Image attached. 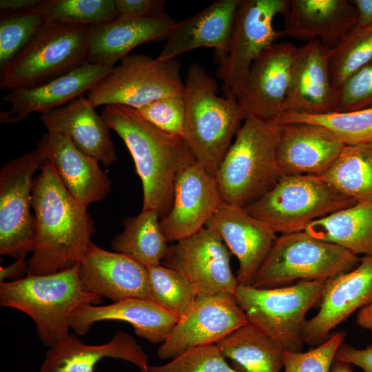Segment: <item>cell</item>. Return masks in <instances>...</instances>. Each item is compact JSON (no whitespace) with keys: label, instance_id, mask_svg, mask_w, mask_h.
Masks as SVG:
<instances>
[{"label":"cell","instance_id":"cell-1","mask_svg":"<svg viewBox=\"0 0 372 372\" xmlns=\"http://www.w3.org/2000/svg\"><path fill=\"white\" fill-rule=\"evenodd\" d=\"M87 205L76 200L46 160L34 178V245L28 275H47L79 263L96 231Z\"/></svg>","mask_w":372,"mask_h":372},{"label":"cell","instance_id":"cell-2","mask_svg":"<svg viewBox=\"0 0 372 372\" xmlns=\"http://www.w3.org/2000/svg\"><path fill=\"white\" fill-rule=\"evenodd\" d=\"M101 116L132 156L143 185L142 209L155 210L161 219L172 207L176 174L196 161L188 143L183 136L161 130L132 107L107 105Z\"/></svg>","mask_w":372,"mask_h":372},{"label":"cell","instance_id":"cell-3","mask_svg":"<svg viewBox=\"0 0 372 372\" xmlns=\"http://www.w3.org/2000/svg\"><path fill=\"white\" fill-rule=\"evenodd\" d=\"M79 267V263L54 273L0 282V305L31 318L40 340L51 348L70 335V319L79 307L103 302V298L83 289Z\"/></svg>","mask_w":372,"mask_h":372},{"label":"cell","instance_id":"cell-4","mask_svg":"<svg viewBox=\"0 0 372 372\" xmlns=\"http://www.w3.org/2000/svg\"><path fill=\"white\" fill-rule=\"evenodd\" d=\"M218 84L198 63L189 65L184 82V138L196 161L216 173L244 118L236 96L218 95Z\"/></svg>","mask_w":372,"mask_h":372},{"label":"cell","instance_id":"cell-5","mask_svg":"<svg viewBox=\"0 0 372 372\" xmlns=\"http://www.w3.org/2000/svg\"><path fill=\"white\" fill-rule=\"evenodd\" d=\"M277 125L246 118L214 176L223 201L245 208L282 178L276 158Z\"/></svg>","mask_w":372,"mask_h":372},{"label":"cell","instance_id":"cell-6","mask_svg":"<svg viewBox=\"0 0 372 372\" xmlns=\"http://www.w3.org/2000/svg\"><path fill=\"white\" fill-rule=\"evenodd\" d=\"M325 280H299L289 286L238 285L235 297L247 321L286 351H300L306 316L319 305Z\"/></svg>","mask_w":372,"mask_h":372},{"label":"cell","instance_id":"cell-7","mask_svg":"<svg viewBox=\"0 0 372 372\" xmlns=\"http://www.w3.org/2000/svg\"><path fill=\"white\" fill-rule=\"evenodd\" d=\"M356 203L320 176H282L267 193L243 209L280 235L304 231L311 223Z\"/></svg>","mask_w":372,"mask_h":372},{"label":"cell","instance_id":"cell-8","mask_svg":"<svg viewBox=\"0 0 372 372\" xmlns=\"http://www.w3.org/2000/svg\"><path fill=\"white\" fill-rule=\"evenodd\" d=\"M91 27L45 22L30 44L0 70L1 88L38 86L87 62Z\"/></svg>","mask_w":372,"mask_h":372},{"label":"cell","instance_id":"cell-9","mask_svg":"<svg viewBox=\"0 0 372 372\" xmlns=\"http://www.w3.org/2000/svg\"><path fill=\"white\" fill-rule=\"evenodd\" d=\"M360 258L304 231L278 235L252 284L274 288L294 280H327L353 269Z\"/></svg>","mask_w":372,"mask_h":372},{"label":"cell","instance_id":"cell-10","mask_svg":"<svg viewBox=\"0 0 372 372\" xmlns=\"http://www.w3.org/2000/svg\"><path fill=\"white\" fill-rule=\"evenodd\" d=\"M180 63L143 54L128 55L87 92L95 107L122 105L138 109L156 99L183 95Z\"/></svg>","mask_w":372,"mask_h":372},{"label":"cell","instance_id":"cell-11","mask_svg":"<svg viewBox=\"0 0 372 372\" xmlns=\"http://www.w3.org/2000/svg\"><path fill=\"white\" fill-rule=\"evenodd\" d=\"M289 0H240L225 54L220 58L216 76L222 81L223 96H235L245 83L254 61L285 35L273 27Z\"/></svg>","mask_w":372,"mask_h":372},{"label":"cell","instance_id":"cell-12","mask_svg":"<svg viewBox=\"0 0 372 372\" xmlns=\"http://www.w3.org/2000/svg\"><path fill=\"white\" fill-rule=\"evenodd\" d=\"M46 159L38 148L14 158L0 170V254L25 258L34 245L31 214L34 174Z\"/></svg>","mask_w":372,"mask_h":372},{"label":"cell","instance_id":"cell-13","mask_svg":"<svg viewBox=\"0 0 372 372\" xmlns=\"http://www.w3.org/2000/svg\"><path fill=\"white\" fill-rule=\"evenodd\" d=\"M231 254L217 234L203 227L169 245L163 263L184 276L197 295L235 296L238 282L231 269Z\"/></svg>","mask_w":372,"mask_h":372},{"label":"cell","instance_id":"cell-14","mask_svg":"<svg viewBox=\"0 0 372 372\" xmlns=\"http://www.w3.org/2000/svg\"><path fill=\"white\" fill-rule=\"evenodd\" d=\"M248 322L235 296L197 295L158 348L161 360L174 359L191 349L214 344Z\"/></svg>","mask_w":372,"mask_h":372},{"label":"cell","instance_id":"cell-15","mask_svg":"<svg viewBox=\"0 0 372 372\" xmlns=\"http://www.w3.org/2000/svg\"><path fill=\"white\" fill-rule=\"evenodd\" d=\"M297 47L275 43L253 63L236 94L244 120L249 116L272 120L283 112Z\"/></svg>","mask_w":372,"mask_h":372},{"label":"cell","instance_id":"cell-16","mask_svg":"<svg viewBox=\"0 0 372 372\" xmlns=\"http://www.w3.org/2000/svg\"><path fill=\"white\" fill-rule=\"evenodd\" d=\"M222 201L214 176L199 163L183 167L174 179L172 207L160 220L167 241L175 242L198 232Z\"/></svg>","mask_w":372,"mask_h":372},{"label":"cell","instance_id":"cell-17","mask_svg":"<svg viewBox=\"0 0 372 372\" xmlns=\"http://www.w3.org/2000/svg\"><path fill=\"white\" fill-rule=\"evenodd\" d=\"M372 304V254L360 258L353 269L325 281L319 310L307 320L304 343L317 347L355 311Z\"/></svg>","mask_w":372,"mask_h":372},{"label":"cell","instance_id":"cell-18","mask_svg":"<svg viewBox=\"0 0 372 372\" xmlns=\"http://www.w3.org/2000/svg\"><path fill=\"white\" fill-rule=\"evenodd\" d=\"M205 227L217 234L237 258L238 285L251 286L278 234L243 208L224 201Z\"/></svg>","mask_w":372,"mask_h":372},{"label":"cell","instance_id":"cell-19","mask_svg":"<svg viewBox=\"0 0 372 372\" xmlns=\"http://www.w3.org/2000/svg\"><path fill=\"white\" fill-rule=\"evenodd\" d=\"M83 289L113 302L129 298L152 300L147 268L131 257L100 248L92 241L79 262Z\"/></svg>","mask_w":372,"mask_h":372},{"label":"cell","instance_id":"cell-20","mask_svg":"<svg viewBox=\"0 0 372 372\" xmlns=\"http://www.w3.org/2000/svg\"><path fill=\"white\" fill-rule=\"evenodd\" d=\"M277 125L276 158L282 176H320L333 163L344 144L319 125Z\"/></svg>","mask_w":372,"mask_h":372},{"label":"cell","instance_id":"cell-21","mask_svg":"<svg viewBox=\"0 0 372 372\" xmlns=\"http://www.w3.org/2000/svg\"><path fill=\"white\" fill-rule=\"evenodd\" d=\"M114 67L86 62L72 71L38 86L10 90L2 100L10 104L0 113V123L22 122L33 112L46 113L84 95Z\"/></svg>","mask_w":372,"mask_h":372},{"label":"cell","instance_id":"cell-22","mask_svg":"<svg viewBox=\"0 0 372 372\" xmlns=\"http://www.w3.org/2000/svg\"><path fill=\"white\" fill-rule=\"evenodd\" d=\"M331 50L319 40L297 47L282 112L321 114L332 112L335 93L329 72Z\"/></svg>","mask_w":372,"mask_h":372},{"label":"cell","instance_id":"cell-23","mask_svg":"<svg viewBox=\"0 0 372 372\" xmlns=\"http://www.w3.org/2000/svg\"><path fill=\"white\" fill-rule=\"evenodd\" d=\"M37 148L53 165L63 185L78 201L88 206L103 200L111 191V182L99 162L81 152L65 135L47 131L37 143Z\"/></svg>","mask_w":372,"mask_h":372},{"label":"cell","instance_id":"cell-24","mask_svg":"<svg viewBox=\"0 0 372 372\" xmlns=\"http://www.w3.org/2000/svg\"><path fill=\"white\" fill-rule=\"evenodd\" d=\"M282 15L285 35L306 42L319 40L332 50L358 22L356 9L347 0H289Z\"/></svg>","mask_w":372,"mask_h":372},{"label":"cell","instance_id":"cell-25","mask_svg":"<svg viewBox=\"0 0 372 372\" xmlns=\"http://www.w3.org/2000/svg\"><path fill=\"white\" fill-rule=\"evenodd\" d=\"M240 0H218L179 22L169 32L165 44L156 57L175 59L190 50L214 48L218 61L226 53Z\"/></svg>","mask_w":372,"mask_h":372},{"label":"cell","instance_id":"cell-26","mask_svg":"<svg viewBox=\"0 0 372 372\" xmlns=\"http://www.w3.org/2000/svg\"><path fill=\"white\" fill-rule=\"evenodd\" d=\"M176 21L166 12L143 18L118 19L92 25L87 61L114 67L139 45L167 39Z\"/></svg>","mask_w":372,"mask_h":372},{"label":"cell","instance_id":"cell-27","mask_svg":"<svg viewBox=\"0 0 372 372\" xmlns=\"http://www.w3.org/2000/svg\"><path fill=\"white\" fill-rule=\"evenodd\" d=\"M47 131L68 136L81 152L107 167L117 161L108 124L82 95L52 111L40 114Z\"/></svg>","mask_w":372,"mask_h":372},{"label":"cell","instance_id":"cell-28","mask_svg":"<svg viewBox=\"0 0 372 372\" xmlns=\"http://www.w3.org/2000/svg\"><path fill=\"white\" fill-rule=\"evenodd\" d=\"M180 318L149 299L129 298L107 305L85 304L70 319L76 334L83 335L97 322L118 320L128 322L135 333L147 341L164 342Z\"/></svg>","mask_w":372,"mask_h":372},{"label":"cell","instance_id":"cell-29","mask_svg":"<svg viewBox=\"0 0 372 372\" xmlns=\"http://www.w3.org/2000/svg\"><path fill=\"white\" fill-rule=\"evenodd\" d=\"M121 359L136 366L140 372H148V356L130 334L116 331L104 344L83 343L76 334L49 348L39 372H95V366L103 358Z\"/></svg>","mask_w":372,"mask_h":372},{"label":"cell","instance_id":"cell-30","mask_svg":"<svg viewBox=\"0 0 372 372\" xmlns=\"http://www.w3.org/2000/svg\"><path fill=\"white\" fill-rule=\"evenodd\" d=\"M304 231L356 256L372 254V201L357 202L318 219Z\"/></svg>","mask_w":372,"mask_h":372},{"label":"cell","instance_id":"cell-31","mask_svg":"<svg viewBox=\"0 0 372 372\" xmlns=\"http://www.w3.org/2000/svg\"><path fill=\"white\" fill-rule=\"evenodd\" d=\"M240 372H282L285 350L247 322L216 344Z\"/></svg>","mask_w":372,"mask_h":372},{"label":"cell","instance_id":"cell-32","mask_svg":"<svg viewBox=\"0 0 372 372\" xmlns=\"http://www.w3.org/2000/svg\"><path fill=\"white\" fill-rule=\"evenodd\" d=\"M161 218L153 209H142L123 223V231L112 241L115 252L124 254L146 267L161 265L169 246L161 227Z\"/></svg>","mask_w":372,"mask_h":372},{"label":"cell","instance_id":"cell-33","mask_svg":"<svg viewBox=\"0 0 372 372\" xmlns=\"http://www.w3.org/2000/svg\"><path fill=\"white\" fill-rule=\"evenodd\" d=\"M320 177L357 202L372 201V143L344 145Z\"/></svg>","mask_w":372,"mask_h":372},{"label":"cell","instance_id":"cell-34","mask_svg":"<svg viewBox=\"0 0 372 372\" xmlns=\"http://www.w3.org/2000/svg\"><path fill=\"white\" fill-rule=\"evenodd\" d=\"M271 121L276 124L304 122L321 125L331 132L344 145L372 143V107L321 114L285 112Z\"/></svg>","mask_w":372,"mask_h":372},{"label":"cell","instance_id":"cell-35","mask_svg":"<svg viewBox=\"0 0 372 372\" xmlns=\"http://www.w3.org/2000/svg\"><path fill=\"white\" fill-rule=\"evenodd\" d=\"M37 12L45 22L86 25L119 17L115 0H42Z\"/></svg>","mask_w":372,"mask_h":372},{"label":"cell","instance_id":"cell-36","mask_svg":"<svg viewBox=\"0 0 372 372\" xmlns=\"http://www.w3.org/2000/svg\"><path fill=\"white\" fill-rule=\"evenodd\" d=\"M371 61L372 25L355 26L329 56V72L335 94L349 77Z\"/></svg>","mask_w":372,"mask_h":372},{"label":"cell","instance_id":"cell-37","mask_svg":"<svg viewBox=\"0 0 372 372\" xmlns=\"http://www.w3.org/2000/svg\"><path fill=\"white\" fill-rule=\"evenodd\" d=\"M147 268L152 300L179 318L185 316L197 296L192 285L180 273L164 265Z\"/></svg>","mask_w":372,"mask_h":372},{"label":"cell","instance_id":"cell-38","mask_svg":"<svg viewBox=\"0 0 372 372\" xmlns=\"http://www.w3.org/2000/svg\"><path fill=\"white\" fill-rule=\"evenodd\" d=\"M45 23L37 9L23 14L1 17L0 70L30 44Z\"/></svg>","mask_w":372,"mask_h":372},{"label":"cell","instance_id":"cell-39","mask_svg":"<svg viewBox=\"0 0 372 372\" xmlns=\"http://www.w3.org/2000/svg\"><path fill=\"white\" fill-rule=\"evenodd\" d=\"M148 372H240L231 367L216 344L186 351L169 362L149 366Z\"/></svg>","mask_w":372,"mask_h":372},{"label":"cell","instance_id":"cell-40","mask_svg":"<svg viewBox=\"0 0 372 372\" xmlns=\"http://www.w3.org/2000/svg\"><path fill=\"white\" fill-rule=\"evenodd\" d=\"M345 336L344 331H334L324 342L309 351H285L282 372H329Z\"/></svg>","mask_w":372,"mask_h":372},{"label":"cell","instance_id":"cell-41","mask_svg":"<svg viewBox=\"0 0 372 372\" xmlns=\"http://www.w3.org/2000/svg\"><path fill=\"white\" fill-rule=\"evenodd\" d=\"M372 107V61L349 77L335 92L332 112Z\"/></svg>","mask_w":372,"mask_h":372},{"label":"cell","instance_id":"cell-42","mask_svg":"<svg viewBox=\"0 0 372 372\" xmlns=\"http://www.w3.org/2000/svg\"><path fill=\"white\" fill-rule=\"evenodd\" d=\"M136 110L161 130L184 137L185 107L183 95L163 97Z\"/></svg>","mask_w":372,"mask_h":372},{"label":"cell","instance_id":"cell-43","mask_svg":"<svg viewBox=\"0 0 372 372\" xmlns=\"http://www.w3.org/2000/svg\"><path fill=\"white\" fill-rule=\"evenodd\" d=\"M119 17L143 18L165 13L164 0H115Z\"/></svg>","mask_w":372,"mask_h":372},{"label":"cell","instance_id":"cell-44","mask_svg":"<svg viewBox=\"0 0 372 372\" xmlns=\"http://www.w3.org/2000/svg\"><path fill=\"white\" fill-rule=\"evenodd\" d=\"M335 359L356 366L362 369V372H372V345L364 349H356L342 343L335 353Z\"/></svg>","mask_w":372,"mask_h":372},{"label":"cell","instance_id":"cell-45","mask_svg":"<svg viewBox=\"0 0 372 372\" xmlns=\"http://www.w3.org/2000/svg\"><path fill=\"white\" fill-rule=\"evenodd\" d=\"M42 0H1V17L23 14L37 9Z\"/></svg>","mask_w":372,"mask_h":372},{"label":"cell","instance_id":"cell-46","mask_svg":"<svg viewBox=\"0 0 372 372\" xmlns=\"http://www.w3.org/2000/svg\"><path fill=\"white\" fill-rule=\"evenodd\" d=\"M28 262L25 258H19L8 267H0V282L15 281L28 275Z\"/></svg>","mask_w":372,"mask_h":372},{"label":"cell","instance_id":"cell-47","mask_svg":"<svg viewBox=\"0 0 372 372\" xmlns=\"http://www.w3.org/2000/svg\"><path fill=\"white\" fill-rule=\"evenodd\" d=\"M358 13L356 27L364 28L372 25V0L351 1Z\"/></svg>","mask_w":372,"mask_h":372},{"label":"cell","instance_id":"cell-48","mask_svg":"<svg viewBox=\"0 0 372 372\" xmlns=\"http://www.w3.org/2000/svg\"><path fill=\"white\" fill-rule=\"evenodd\" d=\"M356 321L360 327L372 332V304L358 311Z\"/></svg>","mask_w":372,"mask_h":372},{"label":"cell","instance_id":"cell-49","mask_svg":"<svg viewBox=\"0 0 372 372\" xmlns=\"http://www.w3.org/2000/svg\"><path fill=\"white\" fill-rule=\"evenodd\" d=\"M329 372H353L352 365L348 362L334 360Z\"/></svg>","mask_w":372,"mask_h":372}]
</instances>
